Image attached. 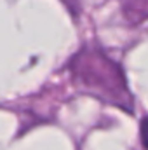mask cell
<instances>
[{"label": "cell", "mask_w": 148, "mask_h": 150, "mask_svg": "<svg viewBox=\"0 0 148 150\" xmlns=\"http://www.w3.org/2000/svg\"><path fill=\"white\" fill-rule=\"evenodd\" d=\"M72 74L78 84L101 98H108L118 105H122L124 98H129L120 67L96 49H84L75 56Z\"/></svg>", "instance_id": "cell-1"}, {"label": "cell", "mask_w": 148, "mask_h": 150, "mask_svg": "<svg viewBox=\"0 0 148 150\" xmlns=\"http://www.w3.org/2000/svg\"><path fill=\"white\" fill-rule=\"evenodd\" d=\"M66 2H68V5H70V9H72V11H75V9H77V7L73 5V0H66Z\"/></svg>", "instance_id": "cell-2"}]
</instances>
